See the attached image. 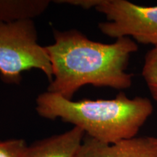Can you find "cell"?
<instances>
[{"label": "cell", "mask_w": 157, "mask_h": 157, "mask_svg": "<svg viewBox=\"0 0 157 157\" xmlns=\"http://www.w3.org/2000/svg\"><path fill=\"white\" fill-rule=\"evenodd\" d=\"M54 43L45 47L52 68L48 92L71 100L85 85L127 89L132 74L127 72L131 55L138 47L128 37L111 44L90 40L75 29L55 31Z\"/></svg>", "instance_id": "6da1fadb"}, {"label": "cell", "mask_w": 157, "mask_h": 157, "mask_svg": "<svg viewBox=\"0 0 157 157\" xmlns=\"http://www.w3.org/2000/svg\"><path fill=\"white\" fill-rule=\"evenodd\" d=\"M36 104L42 117L60 119L82 129L87 136L109 144L136 137L154 110L148 98L131 99L123 92L113 99L73 101L47 91L37 97Z\"/></svg>", "instance_id": "7a4b0ae2"}, {"label": "cell", "mask_w": 157, "mask_h": 157, "mask_svg": "<svg viewBox=\"0 0 157 157\" xmlns=\"http://www.w3.org/2000/svg\"><path fill=\"white\" fill-rule=\"evenodd\" d=\"M32 19L0 21V76L5 83L19 84L25 71H42L52 81V68L45 47L37 42Z\"/></svg>", "instance_id": "3957f363"}, {"label": "cell", "mask_w": 157, "mask_h": 157, "mask_svg": "<svg viewBox=\"0 0 157 157\" xmlns=\"http://www.w3.org/2000/svg\"><path fill=\"white\" fill-rule=\"evenodd\" d=\"M66 4L95 8L107 21L99 23L103 34L115 39L132 37L143 44L157 46V6L146 7L126 0H68Z\"/></svg>", "instance_id": "277c9868"}, {"label": "cell", "mask_w": 157, "mask_h": 157, "mask_svg": "<svg viewBox=\"0 0 157 157\" xmlns=\"http://www.w3.org/2000/svg\"><path fill=\"white\" fill-rule=\"evenodd\" d=\"M76 157H157V137H135L109 144L87 135Z\"/></svg>", "instance_id": "5b68a950"}, {"label": "cell", "mask_w": 157, "mask_h": 157, "mask_svg": "<svg viewBox=\"0 0 157 157\" xmlns=\"http://www.w3.org/2000/svg\"><path fill=\"white\" fill-rule=\"evenodd\" d=\"M85 132L77 127L27 146L23 157H76Z\"/></svg>", "instance_id": "8992f818"}, {"label": "cell", "mask_w": 157, "mask_h": 157, "mask_svg": "<svg viewBox=\"0 0 157 157\" xmlns=\"http://www.w3.org/2000/svg\"><path fill=\"white\" fill-rule=\"evenodd\" d=\"M49 0H0V21L33 19L46 10Z\"/></svg>", "instance_id": "52a82bcc"}, {"label": "cell", "mask_w": 157, "mask_h": 157, "mask_svg": "<svg viewBox=\"0 0 157 157\" xmlns=\"http://www.w3.org/2000/svg\"><path fill=\"white\" fill-rule=\"evenodd\" d=\"M142 76L153 99L157 103V46L146 53Z\"/></svg>", "instance_id": "ba28073f"}, {"label": "cell", "mask_w": 157, "mask_h": 157, "mask_svg": "<svg viewBox=\"0 0 157 157\" xmlns=\"http://www.w3.org/2000/svg\"><path fill=\"white\" fill-rule=\"evenodd\" d=\"M26 148L22 139L0 141V157H23Z\"/></svg>", "instance_id": "9c48e42d"}]
</instances>
